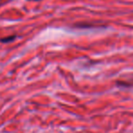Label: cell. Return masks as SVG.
<instances>
[{
	"label": "cell",
	"instance_id": "1",
	"mask_svg": "<svg viewBox=\"0 0 133 133\" xmlns=\"http://www.w3.org/2000/svg\"><path fill=\"white\" fill-rule=\"evenodd\" d=\"M15 38H16V36H10V37H5V38H1L0 41L3 43H8V42H10V41H13Z\"/></svg>",
	"mask_w": 133,
	"mask_h": 133
},
{
	"label": "cell",
	"instance_id": "2",
	"mask_svg": "<svg viewBox=\"0 0 133 133\" xmlns=\"http://www.w3.org/2000/svg\"><path fill=\"white\" fill-rule=\"evenodd\" d=\"M34 1H37V0H34Z\"/></svg>",
	"mask_w": 133,
	"mask_h": 133
}]
</instances>
